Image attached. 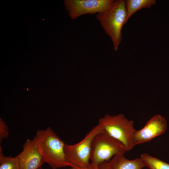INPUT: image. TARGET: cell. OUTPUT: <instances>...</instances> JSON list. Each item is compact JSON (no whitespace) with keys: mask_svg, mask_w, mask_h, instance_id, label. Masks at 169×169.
Segmentation results:
<instances>
[{"mask_svg":"<svg viewBox=\"0 0 169 169\" xmlns=\"http://www.w3.org/2000/svg\"><path fill=\"white\" fill-rule=\"evenodd\" d=\"M33 139L45 162L52 168L72 166L65 156V143L50 127L37 131Z\"/></svg>","mask_w":169,"mask_h":169,"instance_id":"obj_1","label":"cell"},{"mask_svg":"<svg viewBox=\"0 0 169 169\" xmlns=\"http://www.w3.org/2000/svg\"><path fill=\"white\" fill-rule=\"evenodd\" d=\"M127 17L125 1H115L111 8L97 13L96 19L106 33L111 38L114 50L117 51L122 40L121 30Z\"/></svg>","mask_w":169,"mask_h":169,"instance_id":"obj_2","label":"cell"},{"mask_svg":"<svg viewBox=\"0 0 169 169\" xmlns=\"http://www.w3.org/2000/svg\"><path fill=\"white\" fill-rule=\"evenodd\" d=\"M134 123L122 114H106L99 120L98 123L103 131L120 143L127 151L134 147L133 138L136 130Z\"/></svg>","mask_w":169,"mask_h":169,"instance_id":"obj_3","label":"cell"},{"mask_svg":"<svg viewBox=\"0 0 169 169\" xmlns=\"http://www.w3.org/2000/svg\"><path fill=\"white\" fill-rule=\"evenodd\" d=\"M127 151L119 142L102 131L94 138L91 145L90 163L98 168L105 162L109 161L114 156L124 154Z\"/></svg>","mask_w":169,"mask_h":169,"instance_id":"obj_4","label":"cell"},{"mask_svg":"<svg viewBox=\"0 0 169 169\" xmlns=\"http://www.w3.org/2000/svg\"><path fill=\"white\" fill-rule=\"evenodd\" d=\"M102 129L98 124L94 126L79 142L74 145L65 144L64 152L67 160L72 165L83 167L90 162L92 143L93 140Z\"/></svg>","mask_w":169,"mask_h":169,"instance_id":"obj_5","label":"cell"},{"mask_svg":"<svg viewBox=\"0 0 169 169\" xmlns=\"http://www.w3.org/2000/svg\"><path fill=\"white\" fill-rule=\"evenodd\" d=\"M114 0H65L64 3L72 19L81 16L103 13L110 9Z\"/></svg>","mask_w":169,"mask_h":169,"instance_id":"obj_6","label":"cell"},{"mask_svg":"<svg viewBox=\"0 0 169 169\" xmlns=\"http://www.w3.org/2000/svg\"><path fill=\"white\" fill-rule=\"evenodd\" d=\"M167 127L166 121L164 117L159 115H155L142 129L136 130L133 138L134 146L150 141L163 134Z\"/></svg>","mask_w":169,"mask_h":169,"instance_id":"obj_7","label":"cell"},{"mask_svg":"<svg viewBox=\"0 0 169 169\" xmlns=\"http://www.w3.org/2000/svg\"><path fill=\"white\" fill-rule=\"evenodd\" d=\"M21 169H38L45 162L34 139H27L18 156Z\"/></svg>","mask_w":169,"mask_h":169,"instance_id":"obj_8","label":"cell"},{"mask_svg":"<svg viewBox=\"0 0 169 169\" xmlns=\"http://www.w3.org/2000/svg\"><path fill=\"white\" fill-rule=\"evenodd\" d=\"M108 163L110 169H142L145 166L141 158L130 160L126 159L124 154L114 156Z\"/></svg>","mask_w":169,"mask_h":169,"instance_id":"obj_9","label":"cell"},{"mask_svg":"<svg viewBox=\"0 0 169 169\" xmlns=\"http://www.w3.org/2000/svg\"><path fill=\"white\" fill-rule=\"evenodd\" d=\"M155 0H127L125 1L127 17L125 23L137 11L143 8H149L155 4Z\"/></svg>","mask_w":169,"mask_h":169,"instance_id":"obj_10","label":"cell"},{"mask_svg":"<svg viewBox=\"0 0 169 169\" xmlns=\"http://www.w3.org/2000/svg\"><path fill=\"white\" fill-rule=\"evenodd\" d=\"M140 158L149 169H169V163L146 153L142 154Z\"/></svg>","mask_w":169,"mask_h":169,"instance_id":"obj_11","label":"cell"},{"mask_svg":"<svg viewBox=\"0 0 169 169\" xmlns=\"http://www.w3.org/2000/svg\"><path fill=\"white\" fill-rule=\"evenodd\" d=\"M0 169H21L18 156L13 157L5 156L0 145Z\"/></svg>","mask_w":169,"mask_h":169,"instance_id":"obj_12","label":"cell"},{"mask_svg":"<svg viewBox=\"0 0 169 169\" xmlns=\"http://www.w3.org/2000/svg\"><path fill=\"white\" fill-rule=\"evenodd\" d=\"M8 128L2 119H0V143L5 138H7L8 136L9 132Z\"/></svg>","mask_w":169,"mask_h":169,"instance_id":"obj_13","label":"cell"},{"mask_svg":"<svg viewBox=\"0 0 169 169\" xmlns=\"http://www.w3.org/2000/svg\"><path fill=\"white\" fill-rule=\"evenodd\" d=\"M70 167L72 169H98V168L95 166L90 162L85 166L81 167L72 165Z\"/></svg>","mask_w":169,"mask_h":169,"instance_id":"obj_14","label":"cell"},{"mask_svg":"<svg viewBox=\"0 0 169 169\" xmlns=\"http://www.w3.org/2000/svg\"><path fill=\"white\" fill-rule=\"evenodd\" d=\"M98 169H110L108 162H105L100 164L98 166Z\"/></svg>","mask_w":169,"mask_h":169,"instance_id":"obj_15","label":"cell"},{"mask_svg":"<svg viewBox=\"0 0 169 169\" xmlns=\"http://www.w3.org/2000/svg\"><path fill=\"white\" fill-rule=\"evenodd\" d=\"M38 169H43L41 168H39ZM69 169H72V168L71 167V168H69Z\"/></svg>","mask_w":169,"mask_h":169,"instance_id":"obj_16","label":"cell"},{"mask_svg":"<svg viewBox=\"0 0 169 169\" xmlns=\"http://www.w3.org/2000/svg\"></svg>","mask_w":169,"mask_h":169,"instance_id":"obj_17","label":"cell"}]
</instances>
